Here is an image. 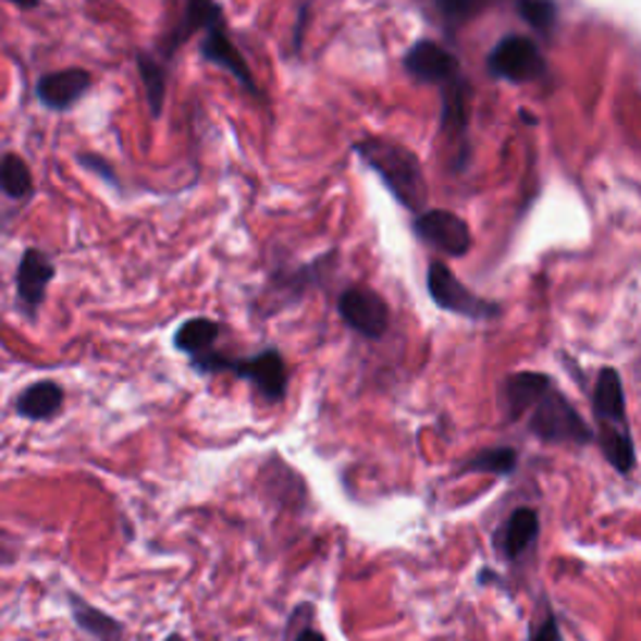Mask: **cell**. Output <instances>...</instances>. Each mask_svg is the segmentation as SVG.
Masks as SVG:
<instances>
[{"label": "cell", "mask_w": 641, "mask_h": 641, "mask_svg": "<svg viewBox=\"0 0 641 641\" xmlns=\"http://www.w3.org/2000/svg\"><path fill=\"white\" fill-rule=\"evenodd\" d=\"M354 151L384 181V186L398 204L409 208L411 213L427 211V178H423V165L414 151L386 138H363L354 144Z\"/></svg>", "instance_id": "obj_1"}, {"label": "cell", "mask_w": 641, "mask_h": 641, "mask_svg": "<svg viewBox=\"0 0 641 641\" xmlns=\"http://www.w3.org/2000/svg\"><path fill=\"white\" fill-rule=\"evenodd\" d=\"M190 363H194V369L198 373L231 371L236 373L238 379L251 381L258 394H261L269 404H279L283 402V396H286L288 371H286V361H283V356L276 352V348H266V352L248 356V359H229V356L215 354L211 348V352L190 359Z\"/></svg>", "instance_id": "obj_2"}, {"label": "cell", "mask_w": 641, "mask_h": 641, "mask_svg": "<svg viewBox=\"0 0 641 641\" xmlns=\"http://www.w3.org/2000/svg\"><path fill=\"white\" fill-rule=\"evenodd\" d=\"M529 431L546 444H589L594 441V431L581 419L574 404L554 386L531 406Z\"/></svg>", "instance_id": "obj_3"}, {"label": "cell", "mask_w": 641, "mask_h": 641, "mask_svg": "<svg viewBox=\"0 0 641 641\" xmlns=\"http://www.w3.org/2000/svg\"><path fill=\"white\" fill-rule=\"evenodd\" d=\"M427 288L431 301H434L441 311L464 316V319L471 321H489L502 316V306L473 294L469 286H464V283L454 276V271L448 269L444 261H431L427 273Z\"/></svg>", "instance_id": "obj_4"}, {"label": "cell", "mask_w": 641, "mask_h": 641, "mask_svg": "<svg viewBox=\"0 0 641 641\" xmlns=\"http://www.w3.org/2000/svg\"><path fill=\"white\" fill-rule=\"evenodd\" d=\"M491 78L506 83H531L546 73V61L539 46L527 36H506L491 48L486 58Z\"/></svg>", "instance_id": "obj_5"}, {"label": "cell", "mask_w": 641, "mask_h": 641, "mask_svg": "<svg viewBox=\"0 0 641 641\" xmlns=\"http://www.w3.org/2000/svg\"><path fill=\"white\" fill-rule=\"evenodd\" d=\"M338 316L348 329L371 341L384 338L391 323L386 298L371 286H348L338 296Z\"/></svg>", "instance_id": "obj_6"}, {"label": "cell", "mask_w": 641, "mask_h": 641, "mask_svg": "<svg viewBox=\"0 0 641 641\" xmlns=\"http://www.w3.org/2000/svg\"><path fill=\"white\" fill-rule=\"evenodd\" d=\"M411 229L416 238L434 248V251L452 258L466 256L473 246L469 223L461 215L444 211V208H431V211L416 213Z\"/></svg>", "instance_id": "obj_7"}, {"label": "cell", "mask_w": 641, "mask_h": 641, "mask_svg": "<svg viewBox=\"0 0 641 641\" xmlns=\"http://www.w3.org/2000/svg\"><path fill=\"white\" fill-rule=\"evenodd\" d=\"M404 69L414 81L427 83V86H448V83L461 78V63L452 51L436 40H416L404 56Z\"/></svg>", "instance_id": "obj_8"}, {"label": "cell", "mask_w": 641, "mask_h": 641, "mask_svg": "<svg viewBox=\"0 0 641 641\" xmlns=\"http://www.w3.org/2000/svg\"><path fill=\"white\" fill-rule=\"evenodd\" d=\"M201 58L206 63L215 65V69L221 71H229L233 78H236L241 86H244L251 96H261V88H258V83L254 78L251 69H248L246 58L241 56V51L236 46H233V40L229 38L226 28H223V23L219 26L208 28L206 36L201 40Z\"/></svg>", "instance_id": "obj_9"}, {"label": "cell", "mask_w": 641, "mask_h": 641, "mask_svg": "<svg viewBox=\"0 0 641 641\" xmlns=\"http://www.w3.org/2000/svg\"><path fill=\"white\" fill-rule=\"evenodd\" d=\"M94 86V78L86 69H63L40 76L36 83V96L48 111H69Z\"/></svg>", "instance_id": "obj_10"}, {"label": "cell", "mask_w": 641, "mask_h": 641, "mask_svg": "<svg viewBox=\"0 0 641 641\" xmlns=\"http://www.w3.org/2000/svg\"><path fill=\"white\" fill-rule=\"evenodd\" d=\"M594 419L599 431H629L627 402H624V384L619 371L606 366L599 371L594 386Z\"/></svg>", "instance_id": "obj_11"}, {"label": "cell", "mask_w": 641, "mask_h": 641, "mask_svg": "<svg viewBox=\"0 0 641 641\" xmlns=\"http://www.w3.org/2000/svg\"><path fill=\"white\" fill-rule=\"evenodd\" d=\"M56 279V266L40 248H26L21 256L19 271H15V291L21 304L33 313L46 301L48 283Z\"/></svg>", "instance_id": "obj_12"}, {"label": "cell", "mask_w": 641, "mask_h": 641, "mask_svg": "<svg viewBox=\"0 0 641 641\" xmlns=\"http://www.w3.org/2000/svg\"><path fill=\"white\" fill-rule=\"evenodd\" d=\"M554 386L552 377L539 371H521L506 379L504 384V409L506 419L516 421L521 414H527L548 389Z\"/></svg>", "instance_id": "obj_13"}, {"label": "cell", "mask_w": 641, "mask_h": 641, "mask_svg": "<svg viewBox=\"0 0 641 641\" xmlns=\"http://www.w3.org/2000/svg\"><path fill=\"white\" fill-rule=\"evenodd\" d=\"M219 23H223V8L215 0H186V11H183L178 26L165 38L163 53L173 56L190 36L219 26Z\"/></svg>", "instance_id": "obj_14"}, {"label": "cell", "mask_w": 641, "mask_h": 641, "mask_svg": "<svg viewBox=\"0 0 641 641\" xmlns=\"http://www.w3.org/2000/svg\"><path fill=\"white\" fill-rule=\"evenodd\" d=\"M63 402L65 391L61 389V384L44 379L21 391L19 398H15V414L28 421H48L63 409Z\"/></svg>", "instance_id": "obj_15"}, {"label": "cell", "mask_w": 641, "mask_h": 641, "mask_svg": "<svg viewBox=\"0 0 641 641\" xmlns=\"http://www.w3.org/2000/svg\"><path fill=\"white\" fill-rule=\"evenodd\" d=\"M539 537V514L529 506H521L516 509L509 521L504 523V529L498 531V548H502L504 556L514 562L516 556H521L531 546V541Z\"/></svg>", "instance_id": "obj_16"}, {"label": "cell", "mask_w": 641, "mask_h": 641, "mask_svg": "<svg viewBox=\"0 0 641 641\" xmlns=\"http://www.w3.org/2000/svg\"><path fill=\"white\" fill-rule=\"evenodd\" d=\"M69 604L73 621H76V627L81 631H86L88 637H94L96 641H123L121 621H115L111 614L96 609V606H90L86 599L78 594H69Z\"/></svg>", "instance_id": "obj_17"}, {"label": "cell", "mask_w": 641, "mask_h": 641, "mask_svg": "<svg viewBox=\"0 0 641 641\" xmlns=\"http://www.w3.org/2000/svg\"><path fill=\"white\" fill-rule=\"evenodd\" d=\"M466 123H469V83L461 76L441 90V131L464 138Z\"/></svg>", "instance_id": "obj_18"}, {"label": "cell", "mask_w": 641, "mask_h": 641, "mask_svg": "<svg viewBox=\"0 0 641 641\" xmlns=\"http://www.w3.org/2000/svg\"><path fill=\"white\" fill-rule=\"evenodd\" d=\"M219 334H221L219 323L206 319V316H196V319L183 321L176 329V334H173V346H176L181 354L196 359V356L211 352L215 341H219Z\"/></svg>", "instance_id": "obj_19"}, {"label": "cell", "mask_w": 641, "mask_h": 641, "mask_svg": "<svg viewBox=\"0 0 641 641\" xmlns=\"http://www.w3.org/2000/svg\"><path fill=\"white\" fill-rule=\"evenodd\" d=\"M136 65H138V76L140 83L146 88V101L148 108H151L153 119H161L163 106H165V69L163 63L158 61L153 53L140 51L136 56Z\"/></svg>", "instance_id": "obj_20"}, {"label": "cell", "mask_w": 641, "mask_h": 641, "mask_svg": "<svg viewBox=\"0 0 641 641\" xmlns=\"http://www.w3.org/2000/svg\"><path fill=\"white\" fill-rule=\"evenodd\" d=\"M0 190L13 201H23L33 194L30 169L19 153H5L0 158Z\"/></svg>", "instance_id": "obj_21"}, {"label": "cell", "mask_w": 641, "mask_h": 641, "mask_svg": "<svg viewBox=\"0 0 641 641\" xmlns=\"http://www.w3.org/2000/svg\"><path fill=\"white\" fill-rule=\"evenodd\" d=\"M519 464V454L511 446L484 448L464 464V473H494V477H509Z\"/></svg>", "instance_id": "obj_22"}, {"label": "cell", "mask_w": 641, "mask_h": 641, "mask_svg": "<svg viewBox=\"0 0 641 641\" xmlns=\"http://www.w3.org/2000/svg\"><path fill=\"white\" fill-rule=\"evenodd\" d=\"M519 15L529 23L537 33L548 36L559 23V5L556 0H519Z\"/></svg>", "instance_id": "obj_23"}, {"label": "cell", "mask_w": 641, "mask_h": 641, "mask_svg": "<svg viewBox=\"0 0 641 641\" xmlns=\"http://www.w3.org/2000/svg\"><path fill=\"white\" fill-rule=\"evenodd\" d=\"M434 5L439 8V13L452 23V26H459L466 19H471L473 8L469 5V0H434Z\"/></svg>", "instance_id": "obj_24"}, {"label": "cell", "mask_w": 641, "mask_h": 641, "mask_svg": "<svg viewBox=\"0 0 641 641\" xmlns=\"http://www.w3.org/2000/svg\"><path fill=\"white\" fill-rule=\"evenodd\" d=\"M78 163H81L86 171L96 173V176H101L106 183H111V186H119V178H115L113 165L108 163L106 158L98 156V153H81V156H78Z\"/></svg>", "instance_id": "obj_25"}, {"label": "cell", "mask_w": 641, "mask_h": 641, "mask_svg": "<svg viewBox=\"0 0 641 641\" xmlns=\"http://www.w3.org/2000/svg\"><path fill=\"white\" fill-rule=\"evenodd\" d=\"M531 641H562V631H559V624L552 614H546V619L539 624V629L534 631V637Z\"/></svg>", "instance_id": "obj_26"}, {"label": "cell", "mask_w": 641, "mask_h": 641, "mask_svg": "<svg viewBox=\"0 0 641 641\" xmlns=\"http://www.w3.org/2000/svg\"><path fill=\"white\" fill-rule=\"evenodd\" d=\"M296 641H326V637H323L321 631H316V629H304L301 634L296 637Z\"/></svg>", "instance_id": "obj_27"}, {"label": "cell", "mask_w": 641, "mask_h": 641, "mask_svg": "<svg viewBox=\"0 0 641 641\" xmlns=\"http://www.w3.org/2000/svg\"><path fill=\"white\" fill-rule=\"evenodd\" d=\"M8 3L19 5L21 11H36V8L40 5V0H8Z\"/></svg>", "instance_id": "obj_28"}, {"label": "cell", "mask_w": 641, "mask_h": 641, "mask_svg": "<svg viewBox=\"0 0 641 641\" xmlns=\"http://www.w3.org/2000/svg\"><path fill=\"white\" fill-rule=\"evenodd\" d=\"M486 3H491V0H469V5L473 8V13H479L481 8H484Z\"/></svg>", "instance_id": "obj_29"}, {"label": "cell", "mask_w": 641, "mask_h": 641, "mask_svg": "<svg viewBox=\"0 0 641 641\" xmlns=\"http://www.w3.org/2000/svg\"><path fill=\"white\" fill-rule=\"evenodd\" d=\"M169 641H183V639H178V637H171Z\"/></svg>", "instance_id": "obj_30"}]
</instances>
